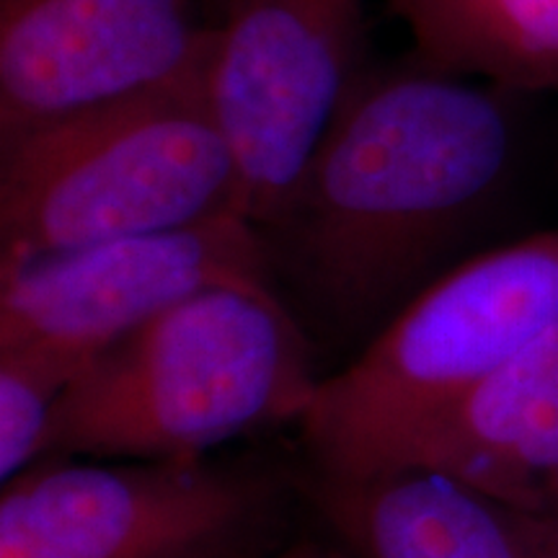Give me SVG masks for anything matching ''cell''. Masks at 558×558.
I'll return each instance as SVG.
<instances>
[{"label":"cell","instance_id":"cell-1","mask_svg":"<svg viewBox=\"0 0 558 558\" xmlns=\"http://www.w3.org/2000/svg\"><path fill=\"white\" fill-rule=\"evenodd\" d=\"M505 90L414 60L365 68L262 241L341 331L396 316L512 171Z\"/></svg>","mask_w":558,"mask_h":558},{"label":"cell","instance_id":"cell-2","mask_svg":"<svg viewBox=\"0 0 558 558\" xmlns=\"http://www.w3.org/2000/svg\"><path fill=\"white\" fill-rule=\"evenodd\" d=\"M308 339L271 282L205 290L70 383L47 458L194 460L300 422L318 388Z\"/></svg>","mask_w":558,"mask_h":558},{"label":"cell","instance_id":"cell-3","mask_svg":"<svg viewBox=\"0 0 558 558\" xmlns=\"http://www.w3.org/2000/svg\"><path fill=\"white\" fill-rule=\"evenodd\" d=\"M239 197L205 78L109 104L0 148V269L241 215Z\"/></svg>","mask_w":558,"mask_h":558},{"label":"cell","instance_id":"cell-4","mask_svg":"<svg viewBox=\"0 0 558 558\" xmlns=\"http://www.w3.org/2000/svg\"><path fill=\"white\" fill-rule=\"evenodd\" d=\"M558 329V228L424 284L357 360L320 378L298 422L311 473L383 469L424 418Z\"/></svg>","mask_w":558,"mask_h":558},{"label":"cell","instance_id":"cell-5","mask_svg":"<svg viewBox=\"0 0 558 558\" xmlns=\"http://www.w3.org/2000/svg\"><path fill=\"white\" fill-rule=\"evenodd\" d=\"M292 499L248 463L41 458L3 484L0 558H267Z\"/></svg>","mask_w":558,"mask_h":558},{"label":"cell","instance_id":"cell-6","mask_svg":"<svg viewBox=\"0 0 558 558\" xmlns=\"http://www.w3.org/2000/svg\"><path fill=\"white\" fill-rule=\"evenodd\" d=\"M367 0H226L205 90L239 166V213L275 218L365 73Z\"/></svg>","mask_w":558,"mask_h":558},{"label":"cell","instance_id":"cell-7","mask_svg":"<svg viewBox=\"0 0 558 558\" xmlns=\"http://www.w3.org/2000/svg\"><path fill=\"white\" fill-rule=\"evenodd\" d=\"M239 282H271L262 233L241 215L45 256L0 269V349L86 369L184 300Z\"/></svg>","mask_w":558,"mask_h":558},{"label":"cell","instance_id":"cell-8","mask_svg":"<svg viewBox=\"0 0 558 558\" xmlns=\"http://www.w3.org/2000/svg\"><path fill=\"white\" fill-rule=\"evenodd\" d=\"M202 0H0V148L205 78Z\"/></svg>","mask_w":558,"mask_h":558},{"label":"cell","instance_id":"cell-9","mask_svg":"<svg viewBox=\"0 0 558 558\" xmlns=\"http://www.w3.org/2000/svg\"><path fill=\"white\" fill-rule=\"evenodd\" d=\"M396 465L558 518V329L424 418L383 469Z\"/></svg>","mask_w":558,"mask_h":558},{"label":"cell","instance_id":"cell-10","mask_svg":"<svg viewBox=\"0 0 558 558\" xmlns=\"http://www.w3.org/2000/svg\"><path fill=\"white\" fill-rule=\"evenodd\" d=\"M300 486L357 558H558L554 522L424 469L308 473Z\"/></svg>","mask_w":558,"mask_h":558},{"label":"cell","instance_id":"cell-11","mask_svg":"<svg viewBox=\"0 0 558 558\" xmlns=\"http://www.w3.org/2000/svg\"><path fill=\"white\" fill-rule=\"evenodd\" d=\"M427 65L505 94H558V0H390Z\"/></svg>","mask_w":558,"mask_h":558},{"label":"cell","instance_id":"cell-12","mask_svg":"<svg viewBox=\"0 0 558 558\" xmlns=\"http://www.w3.org/2000/svg\"><path fill=\"white\" fill-rule=\"evenodd\" d=\"M83 373L34 349H0V476L11 481L47 458L54 416Z\"/></svg>","mask_w":558,"mask_h":558},{"label":"cell","instance_id":"cell-13","mask_svg":"<svg viewBox=\"0 0 558 558\" xmlns=\"http://www.w3.org/2000/svg\"><path fill=\"white\" fill-rule=\"evenodd\" d=\"M267 558H357L341 543L337 535L329 533V541L318 538H298L284 543L282 548H277L275 554Z\"/></svg>","mask_w":558,"mask_h":558},{"label":"cell","instance_id":"cell-14","mask_svg":"<svg viewBox=\"0 0 558 558\" xmlns=\"http://www.w3.org/2000/svg\"><path fill=\"white\" fill-rule=\"evenodd\" d=\"M550 522H554V527H556V535H558V518H554V520H550Z\"/></svg>","mask_w":558,"mask_h":558}]
</instances>
